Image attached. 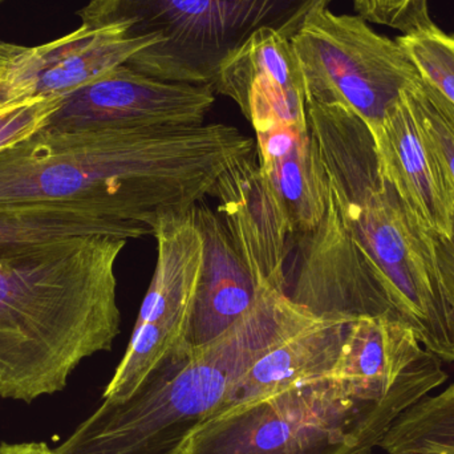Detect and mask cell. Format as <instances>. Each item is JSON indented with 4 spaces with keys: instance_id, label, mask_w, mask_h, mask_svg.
Returning <instances> with one entry per match:
<instances>
[{
    "instance_id": "cell-18",
    "label": "cell",
    "mask_w": 454,
    "mask_h": 454,
    "mask_svg": "<svg viewBox=\"0 0 454 454\" xmlns=\"http://www.w3.org/2000/svg\"><path fill=\"white\" fill-rule=\"evenodd\" d=\"M419 74L454 106V35L434 24L397 37Z\"/></svg>"
},
{
    "instance_id": "cell-26",
    "label": "cell",
    "mask_w": 454,
    "mask_h": 454,
    "mask_svg": "<svg viewBox=\"0 0 454 454\" xmlns=\"http://www.w3.org/2000/svg\"><path fill=\"white\" fill-rule=\"evenodd\" d=\"M3 2H5V0H0V4H2Z\"/></svg>"
},
{
    "instance_id": "cell-22",
    "label": "cell",
    "mask_w": 454,
    "mask_h": 454,
    "mask_svg": "<svg viewBox=\"0 0 454 454\" xmlns=\"http://www.w3.org/2000/svg\"><path fill=\"white\" fill-rule=\"evenodd\" d=\"M434 246L440 280L454 312V218L450 237L434 235Z\"/></svg>"
},
{
    "instance_id": "cell-6",
    "label": "cell",
    "mask_w": 454,
    "mask_h": 454,
    "mask_svg": "<svg viewBox=\"0 0 454 454\" xmlns=\"http://www.w3.org/2000/svg\"><path fill=\"white\" fill-rule=\"evenodd\" d=\"M333 0H92L79 11L82 26H124L128 37L152 36L127 66L170 82L210 85L223 64L256 32L293 39Z\"/></svg>"
},
{
    "instance_id": "cell-4",
    "label": "cell",
    "mask_w": 454,
    "mask_h": 454,
    "mask_svg": "<svg viewBox=\"0 0 454 454\" xmlns=\"http://www.w3.org/2000/svg\"><path fill=\"white\" fill-rule=\"evenodd\" d=\"M317 317L287 293L259 288L226 333L167 357L128 399L104 400L55 453L181 454L255 362Z\"/></svg>"
},
{
    "instance_id": "cell-11",
    "label": "cell",
    "mask_w": 454,
    "mask_h": 454,
    "mask_svg": "<svg viewBox=\"0 0 454 454\" xmlns=\"http://www.w3.org/2000/svg\"><path fill=\"white\" fill-rule=\"evenodd\" d=\"M209 196L259 288L287 293L286 261L293 237L290 220L254 148L218 177ZM288 294V293H287Z\"/></svg>"
},
{
    "instance_id": "cell-7",
    "label": "cell",
    "mask_w": 454,
    "mask_h": 454,
    "mask_svg": "<svg viewBox=\"0 0 454 454\" xmlns=\"http://www.w3.org/2000/svg\"><path fill=\"white\" fill-rule=\"evenodd\" d=\"M306 100L348 106L376 133L403 93L420 77L396 40L360 16L317 11L291 39Z\"/></svg>"
},
{
    "instance_id": "cell-8",
    "label": "cell",
    "mask_w": 454,
    "mask_h": 454,
    "mask_svg": "<svg viewBox=\"0 0 454 454\" xmlns=\"http://www.w3.org/2000/svg\"><path fill=\"white\" fill-rule=\"evenodd\" d=\"M157 262L124 357L103 400L132 396L167 357L186 352L204 264L205 243L193 209L160 220Z\"/></svg>"
},
{
    "instance_id": "cell-15",
    "label": "cell",
    "mask_w": 454,
    "mask_h": 454,
    "mask_svg": "<svg viewBox=\"0 0 454 454\" xmlns=\"http://www.w3.org/2000/svg\"><path fill=\"white\" fill-rule=\"evenodd\" d=\"M352 320L317 317L280 341L240 378L215 413L299 381L333 375Z\"/></svg>"
},
{
    "instance_id": "cell-2",
    "label": "cell",
    "mask_w": 454,
    "mask_h": 454,
    "mask_svg": "<svg viewBox=\"0 0 454 454\" xmlns=\"http://www.w3.org/2000/svg\"><path fill=\"white\" fill-rule=\"evenodd\" d=\"M125 245L90 235L0 258V397L31 403L63 391L82 360L111 351Z\"/></svg>"
},
{
    "instance_id": "cell-16",
    "label": "cell",
    "mask_w": 454,
    "mask_h": 454,
    "mask_svg": "<svg viewBox=\"0 0 454 454\" xmlns=\"http://www.w3.org/2000/svg\"><path fill=\"white\" fill-rule=\"evenodd\" d=\"M90 235L121 239L103 207L90 199L0 207V258L21 248Z\"/></svg>"
},
{
    "instance_id": "cell-17",
    "label": "cell",
    "mask_w": 454,
    "mask_h": 454,
    "mask_svg": "<svg viewBox=\"0 0 454 454\" xmlns=\"http://www.w3.org/2000/svg\"><path fill=\"white\" fill-rule=\"evenodd\" d=\"M379 447L389 454H454V383L403 412Z\"/></svg>"
},
{
    "instance_id": "cell-23",
    "label": "cell",
    "mask_w": 454,
    "mask_h": 454,
    "mask_svg": "<svg viewBox=\"0 0 454 454\" xmlns=\"http://www.w3.org/2000/svg\"><path fill=\"white\" fill-rule=\"evenodd\" d=\"M0 454H56L45 442H18L0 445Z\"/></svg>"
},
{
    "instance_id": "cell-3",
    "label": "cell",
    "mask_w": 454,
    "mask_h": 454,
    "mask_svg": "<svg viewBox=\"0 0 454 454\" xmlns=\"http://www.w3.org/2000/svg\"><path fill=\"white\" fill-rule=\"evenodd\" d=\"M193 154L178 128L63 130L45 125L0 152V207L90 199L121 239L153 235L185 207Z\"/></svg>"
},
{
    "instance_id": "cell-12",
    "label": "cell",
    "mask_w": 454,
    "mask_h": 454,
    "mask_svg": "<svg viewBox=\"0 0 454 454\" xmlns=\"http://www.w3.org/2000/svg\"><path fill=\"white\" fill-rule=\"evenodd\" d=\"M381 172L432 235L450 237L454 178L405 92L372 135Z\"/></svg>"
},
{
    "instance_id": "cell-25",
    "label": "cell",
    "mask_w": 454,
    "mask_h": 454,
    "mask_svg": "<svg viewBox=\"0 0 454 454\" xmlns=\"http://www.w3.org/2000/svg\"><path fill=\"white\" fill-rule=\"evenodd\" d=\"M2 76H0V109L4 108V106H11L10 100H8L7 90H5L4 82H3Z\"/></svg>"
},
{
    "instance_id": "cell-5",
    "label": "cell",
    "mask_w": 454,
    "mask_h": 454,
    "mask_svg": "<svg viewBox=\"0 0 454 454\" xmlns=\"http://www.w3.org/2000/svg\"><path fill=\"white\" fill-rule=\"evenodd\" d=\"M426 396L376 394L333 373L215 413L181 454H373L396 419Z\"/></svg>"
},
{
    "instance_id": "cell-14",
    "label": "cell",
    "mask_w": 454,
    "mask_h": 454,
    "mask_svg": "<svg viewBox=\"0 0 454 454\" xmlns=\"http://www.w3.org/2000/svg\"><path fill=\"white\" fill-rule=\"evenodd\" d=\"M202 201L193 212L204 237V264L186 352L226 333L253 307L258 296L255 283L223 218Z\"/></svg>"
},
{
    "instance_id": "cell-24",
    "label": "cell",
    "mask_w": 454,
    "mask_h": 454,
    "mask_svg": "<svg viewBox=\"0 0 454 454\" xmlns=\"http://www.w3.org/2000/svg\"><path fill=\"white\" fill-rule=\"evenodd\" d=\"M26 50L27 47H23V45L0 42V76L5 74V71L12 66L13 61Z\"/></svg>"
},
{
    "instance_id": "cell-20",
    "label": "cell",
    "mask_w": 454,
    "mask_h": 454,
    "mask_svg": "<svg viewBox=\"0 0 454 454\" xmlns=\"http://www.w3.org/2000/svg\"><path fill=\"white\" fill-rule=\"evenodd\" d=\"M66 96L34 98L0 109V152L34 136L45 127Z\"/></svg>"
},
{
    "instance_id": "cell-1",
    "label": "cell",
    "mask_w": 454,
    "mask_h": 454,
    "mask_svg": "<svg viewBox=\"0 0 454 454\" xmlns=\"http://www.w3.org/2000/svg\"><path fill=\"white\" fill-rule=\"evenodd\" d=\"M306 112L327 185L325 215L312 232L357 256L419 341L454 362V312L434 235L381 172L372 133L352 109L306 100Z\"/></svg>"
},
{
    "instance_id": "cell-19",
    "label": "cell",
    "mask_w": 454,
    "mask_h": 454,
    "mask_svg": "<svg viewBox=\"0 0 454 454\" xmlns=\"http://www.w3.org/2000/svg\"><path fill=\"white\" fill-rule=\"evenodd\" d=\"M405 96L439 146L454 178V106L421 76L405 90Z\"/></svg>"
},
{
    "instance_id": "cell-10",
    "label": "cell",
    "mask_w": 454,
    "mask_h": 454,
    "mask_svg": "<svg viewBox=\"0 0 454 454\" xmlns=\"http://www.w3.org/2000/svg\"><path fill=\"white\" fill-rule=\"evenodd\" d=\"M215 93L210 85L164 82L122 64L67 95L47 125L63 130L193 127L204 124Z\"/></svg>"
},
{
    "instance_id": "cell-13",
    "label": "cell",
    "mask_w": 454,
    "mask_h": 454,
    "mask_svg": "<svg viewBox=\"0 0 454 454\" xmlns=\"http://www.w3.org/2000/svg\"><path fill=\"white\" fill-rule=\"evenodd\" d=\"M152 36L128 37L124 26H82L67 36L27 50L3 74L8 100L67 96L127 64L153 44Z\"/></svg>"
},
{
    "instance_id": "cell-21",
    "label": "cell",
    "mask_w": 454,
    "mask_h": 454,
    "mask_svg": "<svg viewBox=\"0 0 454 454\" xmlns=\"http://www.w3.org/2000/svg\"><path fill=\"white\" fill-rule=\"evenodd\" d=\"M360 18L404 34L434 26L429 16L428 0H354Z\"/></svg>"
},
{
    "instance_id": "cell-9",
    "label": "cell",
    "mask_w": 454,
    "mask_h": 454,
    "mask_svg": "<svg viewBox=\"0 0 454 454\" xmlns=\"http://www.w3.org/2000/svg\"><path fill=\"white\" fill-rule=\"evenodd\" d=\"M240 111L255 130L259 164L287 212L293 235L311 231L325 215L327 185L306 98L270 82H254Z\"/></svg>"
}]
</instances>
